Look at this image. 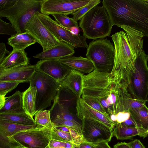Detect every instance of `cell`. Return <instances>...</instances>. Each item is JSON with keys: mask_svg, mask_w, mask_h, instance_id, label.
I'll list each match as a JSON object with an SVG mask.
<instances>
[{"mask_svg": "<svg viewBox=\"0 0 148 148\" xmlns=\"http://www.w3.org/2000/svg\"><path fill=\"white\" fill-rule=\"evenodd\" d=\"M119 27L121 31L111 36L115 50L114 66L110 73L114 82L127 88L136 71L137 57L143 50L144 34L126 25Z\"/></svg>", "mask_w": 148, "mask_h": 148, "instance_id": "6da1fadb", "label": "cell"}, {"mask_svg": "<svg viewBox=\"0 0 148 148\" xmlns=\"http://www.w3.org/2000/svg\"><path fill=\"white\" fill-rule=\"evenodd\" d=\"M112 26H130L148 37V3L145 0H103Z\"/></svg>", "mask_w": 148, "mask_h": 148, "instance_id": "7a4b0ae2", "label": "cell"}, {"mask_svg": "<svg viewBox=\"0 0 148 148\" xmlns=\"http://www.w3.org/2000/svg\"><path fill=\"white\" fill-rule=\"evenodd\" d=\"M79 27L86 38H104L111 34L112 26L108 14L103 6L97 5L81 19Z\"/></svg>", "mask_w": 148, "mask_h": 148, "instance_id": "3957f363", "label": "cell"}, {"mask_svg": "<svg viewBox=\"0 0 148 148\" xmlns=\"http://www.w3.org/2000/svg\"><path fill=\"white\" fill-rule=\"evenodd\" d=\"M44 0H17L15 4L0 11V17H6L17 34L25 32L28 22L37 12H40Z\"/></svg>", "mask_w": 148, "mask_h": 148, "instance_id": "277c9868", "label": "cell"}, {"mask_svg": "<svg viewBox=\"0 0 148 148\" xmlns=\"http://www.w3.org/2000/svg\"><path fill=\"white\" fill-rule=\"evenodd\" d=\"M115 53L113 44L110 40L104 38L90 42L86 56L93 64L94 70L110 73L113 67Z\"/></svg>", "mask_w": 148, "mask_h": 148, "instance_id": "5b68a950", "label": "cell"}, {"mask_svg": "<svg viewBox=\"0 0 148 148\" xmlns=\"http://www.w3.org/2000/svg\"><path fill=\"white\" fill-rule=\"evenodd\" d=\"M37 89V111L45 110L51 105L57 94L60 84L48 75L37 70L29 81Z\"/></svg>", "mask_w": 148, "mask_h": 148, "instance_id": "8992f818", "label": "cell"}, {"mask_svg": "<svg viewBox=\"0 0 148 148\" xmlns=\"http://www.w3.org/2000/svg\"><path fill=\"white\" fill-rule=\"evenodd\" d=\"M148 55L143 50L138 55L136 71L132 75L127 90L133 98L146 101L148 100Z\"/></svg>", "mask_w": 148, "mask_h": 148, "instance_id": "52a82bcc", "label": "cell"}, {"mask_svg": "<svg viewBox=\"0 0 148 148\" xmlns=\"http://www.w3.org/2000/svg\"><path fill=\"white\" fill-rule=\"evenodd\" d=\"M36 14L43 24L60 42H66L76 48L86 46V38L84 36L74 34L53 20L49 15L39 12Z\"/></svg>", "mask_w": 148, "mask_h": 148, "instance_id": "ba28073f", "label": "cell"}, {"mask_svg": "<svg viewBox=\"0 0 148 148\" xmlns=\"http://www.w3.org/2000/svg\"><path fill=\"white\" fill-rule=\"evenodd\" d=\"M81 120V134L83 141L93 145L104 141H110L113 136V130L108 126L91 119L83 118Z\"/></svg>", "mask_w": 148, "mask_h": 148, "instance_id": "9c48e42d", "label": "cell"}, {"mask_svg": "<svg viewBox=\"0 0 148 148\" xmlns=\"http://www.w3.org/2000/svg\"><path fill=\"white\" fill-rule=\"evenodd\" d=\"M51 136V129L41 127L22 131L12 136L25 148H45Z\"/></svg>", "mask_w": 148, "mask_h": 148, "instance_id": "30bf717a", "label": "cell"}, {"mask_svg": "<svg viewBox=\"0 0 148 148\" xmlns=\"http://www.w3.org/2000/svg\"><path fill=\"white\" fill-rule=\"evenodd\" d=\"M25 30L42 46L43 51L58 45L59 41L41 22L35 13L26 25Z\"/></svg>", "mask_w": 148, "mask_h": 148, "instance_id": "8fae6325", "label": "cell"}, {"mask_svg": "<svg viewBox=\"0 0 148 148\" xmlns=\"http://www.w3.org/2000/svg\"><path fill=\"white\" fill-rule=\"evenodd\" d=\"M91 0H44L40 13L48 15L62 14H72L86 6Z\"/></svg>", "mask_w": 148, "mask_h": 148, "instance_id": "7c38bea8", "label": "cell"}, {"mask_svg": "<svg viewBox=\"0 0 148 148\" xmlns=\"http://www.w3.org/2000/svg\"><path fill=\"white\" fill-rule=\"evenodd\" d=\"M36 65L38 70L48 75L59 83L66 78L72 69L56 59L40 60Z\"/></svg>", "mask_w": 148, "mask_h": 148, "instance_id": "4fadbf2b", "label": "cell"}, {"mask_svg": "<svg viewBox=\"0 0 148 148\" xmlns=\"http://www.w3.org/2000/svg\"><path fill=\"white\" fill-rule=\"evenodd\" d=\"M37 70L36 64L22 65L0 70V81L17 82L20 83L29 82Z\"/></svg>", "mask_w": 148, "mask_h": 148, "instance_id": "5bb4252c", "label": "cell"}, {"mask_svg": "<svg viewBox=\"0 0 148 148\" xmlns=\"http://www.w3.org/2000/svg\"><path fill=\"white\" fill-rule=\"evenodd\" d=\"M114 82L110 73L103 72L94 70L86 75H84L83 88L108 89Z\"/></svg>", "mask_w": 148, "mask_h": 148, "instance_id": "9a60e30c", "label": "cell"}, {"mask_svg": "<svg viewBox=\"0 0 148 148\" xmlns=\"http://www.w3.org/2000/svg\"><path fill=\"white\" fill-rule=\"evenodd\" d=\"M77 115L80 120L83 118L92 119L100 122L109 127L112 130L115 123L110 117L95 110L86 104L81 97L79 99L77 106Z\"/></svg>", "mask_w": 148, "mask_h": 148, "instance_id": "2e32d148", "label": "cell"}, {"mask_svg": "<svg viewBox=\"0 0 148 148\" xmlns=\"http://www.w3.org/2000/svg\"><path fill=\"white\" fill-rule=\"evenodd\" d=\"M79 99L76 95L71 91L60 85L53 103L77 115V106Z\"/></svg>", "mask_w": 148, "mask_h": 148, "instance_id": "e0dca14e", "label": "cell"}, {"mask_svg": "<svg viewBox=\"0 0 148 148\" xmlns=\"http://www.w3.org/2000/svg\"><path fill=\"white\" fill-rule=\"evenodd\" d=\"M75 52L74 47L64 42H61L53 47L34 56V58L56 59L72 56Z\"/></svg>", "mask_w": 148, "mask_h": 148, "instance_id": "ac0fdd59", "label": "cell"}, {"mask_svg": "<svg viewBox=\"0 0 148 148\" xmlns=\"http://www.w3.org/2000/svg\"><path fill=\"white\" fill-rule=\"evenodd\" d=\"M84 75L79 71L72 69L60 85L70 90L79 99L83 92Z\"/></svg>", "mask_w": 148, "mask_h": 148, "instance_id": "d6986e66", "label": "cell"}, {"mask_svg": "<svg viewBox=\"0 0 148 148\" xmlns=\"http://www.w3.org/2000/svg\"><path fill=\"white\" fill-rule=\"evenodd\" d=\"M72 69L81 73L89 74L95 69L92 62L87 58L80 56H69L57 60Z\"/></svg>", "mask_w": 148, "mask_h": 148, "instance_id": "ffe728a7", "label": "cell"}, {"mask_svg": "<svg viewBox=\"0 0 148 148\" xmlns=\"http://www.w3.org/2000/svg\"><path fill=\"white\" fill-rule=\"evenodd\" d=\"M29 59L24 50H12L0 63V70H6L22 65H28Z\"/></svg>", "mask_w": 148, "mask_h": 148, "instance_id": "44dd1931", "label": "cell"}, {"mask_svg": "<svg viewBox=\"0 0 148 148\" xmlns=\"http://www.w3.org/2000/svg\"><path fill=\"white\" fill-rule=\"evenodd\" d=\"M147 130L141 127H130L123 123L118 124L112 131L113 136L118 140L130 139L138 135L145 138L148 136Z\"/></svg>", "mask_w": 148, "mask_h": 148, "instance_id": "7402d4cb", "label": "cell"}, {"mask_svg": "<svg viewBox=\"0 0 148 148\" xmlns=\"http://www.w3.org/2000/svg\"><path fill=\"white\" fill-rule=\"evenodd\" d=\"M3 106L0 109V114H24L26 113L23 107L21 93L16 91L7 98Z\"/></svg>", "mask_w": 148, "mask_h": 148, "instance_id": "603a6c76", "label": "cell"}, {"mask_svg": "<svg viewBox=\"0 0 148 148\" xmlns=\"http://www.w3.org/2000/svg\"><path fill=\"white\" fill-rule=\"evenodd\" d=\"M36 88L30 85L27 89L21 93L23 108L26 113L32 118L37 112L36 107Z\"/></svg>", "mask_w": 148, "mask_h": 148, "instance_id": "cb8c5ba5", "label": "cell"}, {"mask_svg": "<svg viewBox=\"0 0 148 148\" xmlns=\"http://www.w3.org/2000/svg\"><path fill=\"white\" fill-rule=\"evenodd\" d=\"M36 42L33 37L25 32L11 36L8 39L7 43L13 48V50H22Z\"/></svg>", "mask_w": 148, "mask_h": 148, "instance_id": "d4e9b609", "label": "cell"}, {"mask_svg": "<svg viewBox=\"0 0 148 148\" xmlns=\"http://www.w3.org/2000/svg\"><path fill=\"white\" fill-rule=\"evenodd\" d=\"M51 121L58 119H63L73 121L82 125V121L77 115L64 109L53 102L50 110Z\"/></svg>", "mask_w": 148, "mask_h": 148, "instance_id": "484cf974", "label": "cell"}, {"mask_svg": "<svg viewBox=\"0 0 148 148\" xmlns=\"http://www.w3.org/2000/svg\"><path fill=\"white\" fill-rule=\"evenodd\" d=\"M42 126L27 125L11 123L0 119V132L8 136L27 130L40 127Z\"/></svg>", "mask_w": 148, "mask_h": 148, "instance_id": "4316f807", "label": "cell"}, {"mask_svg": "<svg viewBox=\"0 0 148 148\" xmlns=\"http://www.w3.org/2000/svg\"><path fill=\"white\" fill-rule=\"evenodd\" d=\"M148 108L146 105L138 108H130L128 110L131 117L138 127L148 130Z\"/></svg>", "mask_w": 148, "mask_h": 148, "instance_id": "83f0119b", "label": "cell"}, {"mask_svg": "<svg viewBox=\"0 0 148 148\" xmlns=\"http://www.w3.org/2000/svg\"><path fill=\"white\" fill-rule=\"evenodd\" d=\"M0 119L9 122L24 125H38L34 119L26 113L0 114Z\"/></svg>", "mask_w": 148, "mask_h": 148, "instance_id": "f1b7e54d", "label": "cell"}, {"mask_svg": "<svg viewBox=\"0 0 148 148\" xmlns=\"http://www.w3.org/2000/svg\"><path fill=\"white\" fill-rule=\"evenodd\" d=\"M34 120L38 125L50 129L54 127L51 118L50 110L38 111L34 115Z\"/></svg>", "mask_w": 148, "mask_h": 148, "instance_id": "f546056e", "label": "cell"}, {"mask_svg": "<svg viewBox=\"0 0 148 148\" xmlns=\"http://www.w3.org/2000/svg\"><path fill=\"white\" fill-rule=\"evenodd\" d=\"M20 83L13 81H0V105L3 106L5 101L6 94L15 88Z\"/></svg>", "mask_w": 148, "mask_h": 148, "instance_id": "4dcf8cb0", "label": "cell"}, {"mask_svg": "<svg viewBox=\"0 0 148 148\" xmlns=\"http://www.w3.org/2000/svg\"><path fill=\"white\" fill-rule=\"evenodd\" d=\"M0 148H25L12 136L0 132Z\"/></svg>", "mask_w": 148, "mask_h": 148, "instance_id": "1f68e13d", "label": "cell"}, {"mask_svg": "<svg viewBox=\"0 0 148 148\" xmlns=\"http://www.w3.org/2000/svg\"><path fill=\"white\" fill-rule=\"evenodd\" d=\"M55 18L56 21L63 27L70 30L73 27L79 28L78 23L72 18L62 14H54L52 15Z\"/></svg>", "mask_w": 148, "mask_h": 148, "instance_id": "d6a6232c", "label": "cell"}, {"mask_svg": "<svg viewBox=\"0 0 148 148\" xmlns=\"http://www.w3.org/2000/svg\"><path fill=\"white\" fill-rule=\"evenodd\" d=\"M101 2L100 0H91L89 3L86 6L76 11L71 15L72 18L75 21L81 19L88 12L96 6L98 5Z\"/></svg>", "mask_w": 148, "mask_h": 148, "instance_id": "836d02e7", "label": "cell"}, {"mask_svg": "<svg viewBox=\"0 0 148 148\" xmlns=\"http://www.w3.org/2000/svg\"><path fill=\"white\" fill-rule=\"evenodd\" d=\"M51 130L52 132L51 139L63 142L74 143L73 138L70 133L62 131L54 127Z\"/></svg>", "mask_w": 148, "mask_h": 148, "instance_id": "e575fe53", "label": "cell"}, {"mask_svg": "<svg viewBox=\"0 0 148 148\" xmlns=\"http://www.w3.org/2000/svg\"><path fill=\"white\" fill-rule=\"evenodd\" d=\"M52 122L54 127H66L75 130L81 134L82 125L63 119H55L52 121Z\"/></svg>", "mask_w": 148, "mask_h": 148, "instance_id": "d590c367", "label": "cell"}, {"mask_svg": "<svg viewBox=\"0 0 148 148\" xmlns=\"http://www.w3.org/2000/svg\"><path fill=\"white\" fill-rule=\"evenodd\" d=\"M81 97L89 106L109 117L100 103L94 98L84 95H82Z\"/></svg>", "mask_w": 148, "mask_h": 148, "instance_id": "8d00e7d4", "label": "cell"}, {"mask_svg": "<svg viewBox=\"0 0 148 148\" xmlns=\"http://www.w3.org/2000/svg\"><path fill=\"white\" fill-rule=\"evenodd\" d=\"M17 34L15 29L11 23L4 21L0 18V34L9 35L11 36Z\"/></svg>", "mask_w": 148, "mask_h": 148, "instance_id": "74e56055", "label": "cell"}, {"mask_svg": "<svg viewBox=\"0 0 148 148\" xmlns=\"http://www.w3.org/2000/svg\"><path fill=\"white\" fill-rule=\"evenodd\" d=\"M116 122L118 124L121 123L128 119L130 116V112L124 111L118 113L116 115Z\"/></svg>", "mask_w": 148, "mask_h": 148, "instance_id": "f35d334b", "label": "cell"}, {"mask_svg": "<svg viewBox=\"0 0 148 148\" xmlns=\"http://www.w3.org/2000/svg\"><path fill=\"white\" fill-rule=\"evenodd\" d=\"M146 101L139 100L133 98L131 101L130 108H140L146 105Z\"/></svg>", "mask_w": 148, "mask_h": 148, "instance_id": "ab89813d", "label": "cell"}, {"mask_svg": "<svg viewBox=\"0 0 148 148\" xmlns=\"http://www.w3.org/2000/svg\"><path fill=\"white\" fill-rule=\"evenodd\" d=\"M17 0H0V11L13 5Z\"/></svg>", "mask_w": 148, "mask_h": 148, "instance_id": "60d3db41", "label": "cell"}, {"mask_svg": "<svg viewBox=\"0 0 148 148\" xmlns=\"http://www.w3.org/2000/svg\"><path fill=\"white\" fill-rule=\"evenodd\" d=\"M10 52L8 51L6 49L5 44L3 42L0 43V63L5 58L6 54H9Z\"/></svg>", "mask_w": 148, "mask_h": 148, "instance_id": "b9f144b4", "label": "cell"}, {"mask_svg": "<svg viewBox=\"0 0 148 148\" xmlns=\"http://www.w3.org/2000/svg\"><path fill=\"white\" fill-rule=\"evenodd\" d=\"M127 144L132 148H145L140 141L138 139H135L134 141L127 143Z\"/></svg>", "mask_w": 148, "mask_h": 148, "instance_id": "7bdbcfd3", "label": "cell"}, {"mask_svg": "<svg viewBox=\"0 0 148 148\" xmlns=\"http://www.w3.org/2000/svg\"><path fill=\"white\" fill-rule=\"evenodd\" d=\"M122 123L126 126L130 127H138L136 123L131 116L128 119Z\"/></svg>", "mask_w": 148, "mask_h": 148, "instance_id": "ee69618b", "label": "cell"}, {"mask_svg": "<svg viewBox=\"0 0 148 148\" xmlns=\"http://www.w3.org/2000/svg\"><path fill=\"white\" fill-rule=\"evenodd\" d=\"M109 142L107 141H104L94 145L95 148H111L108 145Z\"/></svg>", "mask_w": 148, "mask_h": 148, "instance_id": "f6af8a7d", "label": "cell"}, {"mask_svg": "<svg viewBox=\"0 0 148 148\" xmlns=\"http://www.w3.org/2000/svg\"><path fill=\"white\" fill-rule=\"evenodd\" d=\"M78 148H95V147L94 145L84 141L78 145Z\"/></svg>", "mask_w": 148, "mask_h": 148, "instance_id": "bcb514c9", "label": "cell"}, {"mask_svg": "<svg viewBox=\"0 0 148 148\" xmlns=\"http://www.w3.org/2000/svg\"><path fill=\"white\" fill-rule=\"evenodd\" d=\"M114 148H132L127 143L124 142L118 143L114 145Z\"/></svg>", "mask_w": 148, "mask_h": 148, "instance_id": "7dc6e473", "label": "cell"}, {"mask_svg": "<svg viewBox=\"0 0 148 148\" xmlns=\"http://www.w3.org/2000/svg\"><path fill=\"white\" fill-rule=\"evenodd\" d=\"M73 34H78L79 32V28L76 27H73L70 30Z\"/></svg>", "mask_w": 148, "mask_h": 148, "instance_id": "c3c4849f", "label": "cell"}, {"mask_svg": "<svg viewBox=\"0 0 148 148\" xmlns=\"http://www.w3.org/2000/svg\"><path fill=\"white\" fill-rule=\"evenodd\" d=\"M58 129L62 131L68 132H69V128L64 127V126H60V127H56Z\"/></svg>", "mask_w": 148, "mask_h": 148, "instance_id": "681fc988", "label": "cell"}, {"mask_svg": "<svg viewBox=\"0 0 148 148\" xmlns=\"http://www.w3.org/2000/svg\"><path fill=\"white\" fill-rule=\"evenodd\" d=\"M51 148V147H50L49 145H48V146H47L46 148Z\"/></svg>", "mask_w": 148, "mask_h": 148, "instance_id": "f907efd6", "label": "cell"}, {"mask_svg": "<svg viewBox=\"0 0 148 148\" xmlns=\"http://www.w3.org/2000/svg\"><path fill=\"white\" fill-rule=\"evenodd\" d=\"M145 1L148 3V0H145Z\"/></svg>", "mask_w": 148, "mask_h": 148, "instance_id": "816d5d0a", "label": "cell"}, {"mask_svg": "<svg viewBox=\"0 0 148 148\" xmlns=\"http://www.w3.org/2000/svg\"><path fill=\"white\" fill-rule=\"evenodd\" d=\"M147 133H148V130H147Z\"/></svg>", "mask_w": 148, "mask_h": 148, "instance_id": "f5cc1de1", "label": "cell"}, {"mask_svg": "<svg viewBox=\"0 0 148 148\" xmlns=\"http://www.w3.org/2000/svg\"><path fill=\"white\" fill-rule=\"evenodd\" d=\"M147 102H148V100L147 101Z\"/></svg>", "mask_w": 148, "mask_h": 148, "instance_id": "db71d44e", "label": "cell"}, {"mask_svg": "<svg viewBox=\"0 0 148 148\" xmlns=\"http://www.w3.org/2000/svg\"></svg>", "mask_w": 148, "mask_h": 148, "instance_id": "11a10c76", "label": "cell"}, {"mask_svg": "<svg viewBox=\"0 0 148 148\" xmlns=\"http://www.w3.org/2000/svg\"></svg>", "mask_w": 148, "mask_h": 148, "instance_id": "9f6ffc18", "label": "cell"}]
</instances>
